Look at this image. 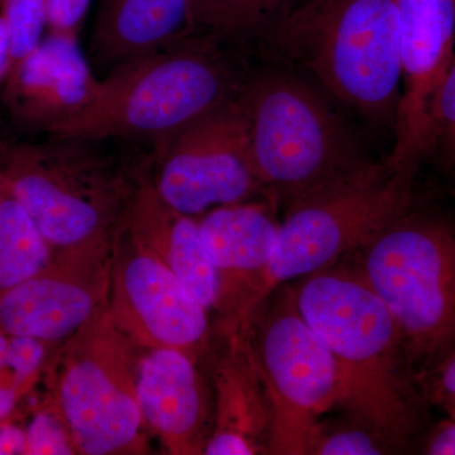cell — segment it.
I'll list each match as a JSON object with an SVG mask.
<instances>
[{
    "label": "cell",
    "mask_w": 455,
    "mask_h": 455,
    "mask_svg": "<svg viewBox=\"0 0 455 455\" xmlns=\"http://www.w3.org/2000/svg\"><path fill=\"white\" fill-rule=\"evenodd\" d=\"M9 65V40L7 27L0 18V84L7 74Z\"/></svg>",
    "instance_id": "4dcf8cb0"
},
{
    "label": "cell",
    "mask_w": 455,
    "mask_h": 455,
    "mask_svg": "<svg viewBox=\"0 0 455 455\" xmlns=\"http://www.w3.org/2000/svg\"><path fill=\"white\" fill-rule=\"evenodd\" d=\"M5 188H7V185H5L4 175H3L2 169H0V199L4 196Z\"/></svg>",
    "instance_id": "1f68e13d"
},
{
    "label": "cell",
    "mask_w": 455,
    "mask_h": 455,
    "mask_svg": "<svg viewBox=\"0 0 455 455\" xmlns=\"http://www.w3.org/2000/svg\"><path fill=\"white\" fill-rule=\"evenodd\" d=\"M99 83L76 36L47 32L0 86L18 125L49 134L92 103Z\"/></svg>",
    "instance_id": "9a60e30c"
},
{
    "label": "cell",
    "mask_w": 455,
    "mask_h": 455,
    "mask_svg": "<svg viewBox=\"0 0 455 455\" xmlns=\"http://www.w3.org/2000/svg\"><path fill=\"white\" fill-rule=\"evenodd\" d=\"M424 453L455 455V415L448 416L433 430L425 442Z\"/></svg>",
    "instance_id": "f1b7e54d"
},
{
    "label": "cell",
    "mask_w": 455,
    "mask_h": 455,
    "mask_svg": "<svg viewBox=\"0 0 455 455\" xmlns=\"http://www.w3.org/2000/svg\"><path fill=\"white\" fill-rule=\"evenodd\" d=\"M92 140L5 145L0 169L53 257L106 252L132 191Z\"/></svg>",
    "instance_id": "5b68a950"
},
{
    "label": "cell",
    "mask_w": 455,
    "mask_h": 455,
    "mask_svg": "<svg viewBox=\"0 0 455 455\" xmlns=\"http://www.w3.org/2000/svg\"><path fill=\"white\" fill-rule=\"evenodd\" d=\"M107 311L134 347L172 348L193 357L208 335V310L160 257L121 229Z\"/></svg>",
    "instance_id": "7c38bea8"
},
{
    "label": "cell",
    "mask_w": 455,
    "mask_h": 455,
    "mask_svg": "<svg viewBox=\"0 0 455 455\" xmlns=\"http://www.w3.org/2000/svg\"><path fill=\"white\" fill-rule=\"evenodd\" d=\"M259 37L368 121L387 122L396 114L400 22L394 0H309Z\"/></svg>",
    "instance_id": "3957f363"
},
{
    "label": "cell",
    "mask_w": 455,
    "mask_h": 455,
    "mask_svg": "<svg viewBox=\"0 0 455 455\" xmlns=\"http://www.w3.org/2000/svg\"><path fill=\"white\" fill-rule=\"evenodd\" d=\"M293 296L337 364L341 406L392 449L403 448L418 421L412 372L396 322L381 299L355 266L337 263L302 278Z\"/></svg>",
    "instance_id": "6da1fadb"
},
{
    "label": "cell",
    "mask_w": 455,
    "mask_h": 455,
    "mask_svg": "<svg viewBox=\"0 0 455 455\" xmlns=\"http://www.w3.org/2000/svg\"><path fill=\"white\" fill-rule=\"evenodd\" d=\"M59 416L40 412L26 431V454L68 455L75 453L70 433Z\"/></svg>",
    "instance_id": "484cf974"
},
{
    "label": "cell",
    "mask_w": 455,
    "mask_h": 455,
    "mask_svg": "<svg viewBox=\"0 0 455 455\" xmlns=\"http://www.w3.org/2000/svg\"><path fill=\"white\" fill-rule=\"evenodd\" d=\"M400 22L401 90L388 169L415 178L431 154L433 113L455 59V0H394Z\"/></svg>",
    "instance_id": "8fae6325"
},
{
    "label": "cell",
    "mask_w": 455,
    "mask_h": 455,
    "mask_svg": "<svg viewBox=\"0 0 455 455\" xmlns=\"http://www.w3.org/2000/svg\"><path fill=\"white\" fill-rule=\"evenodd\" d=\"M229 352L215 372L217 423L204 454L252 455L268 451L269 407L252 343V329L228 334Z\"/></svg>",
    "instance_id": "ac0fdd59"
},
{
    "label": "cell",
    "mask_w": 455,
    "mask_h": 455,
    "mask_svg": "<svg viewBox=\"0 0 455 455\" xmlns=\"http://www.w3.org/2000/svg\"><path fill=\"white\" fill-rule=\"evenodd\" d=\"M137 397L143 423L171 453H204L208 400L190 355L172 348L149 349L139 364Z\"/></svg>",
    "instance_id": "2e32d148"
},
{
    "label": "cell",
    "mask_w": 455,
    "mask_h": 455,
    "mask_svg": "<svg viewBox=\"0 0 455 455\" xmlns=\"http://www.w3.org/2000/svg\"><path fill=\"white\" fill-rule=\"evenodd\" d=\"M355 253V267L390 311L420 379L455 346V230L405 212Z\"/></svg>",
    "instance_id": "8992f818"
},
{
    "label": "cell",
    "mask_w": 455,
    "mask_h": 455,
    "mask_svg": "<svg viewBox=\"0 0 455 455\" xmlns=\"http://www.w3.org/2000/svg\"><path fill=\"white\" fill-rule=\"evenodd\" d=\"M355 419V418H353ZM392 451L391 445L366 424L326 425L323 421L311 454L314 455H376Z\"/></svg>",
    "instance_id": "cb8c5ba5"
},
{
    "label": "cell",
    "mask_w": 455,
    "mask_h": 455,
    "mask_svg": "<svg viewBox=\"0 0 455 455\" xmlns=\"http://www.w3.org/2000/svg\"><path fill=\"white\" fill-rule=\"evenodd\" d=\"M226 44L211 36L191 35L116 65L100 79L92 103L49 136L160 145L241 94L248 75L224 49Z\"/></svg>",
    "instance_id": "7a4b0ae2"
},
{
    "label": "cell",
    "mask_w": 455,
    "mask_h": 455,
    "mask_svg": "<svg viewBox=\"0 0 455 455\" xmlns=\"http://www.w3.org/2000/svg\"><path fill=\"white\" fill-rule=\"evenodd\" d=\"M47 343L28 337L0 334V424L13 412L46 359Z\"/></svg>",
    "instance_id": "7402d4cb"
},
{
    "label": "cell",
    "mask_w": 455,
    "mask_h": 455,
    "mask_svg": "<svg viewBox=\"0 0 455 455\" xmlns=\"http://www.w3.org/2000/svg\"><path fill=\"white\" fill-rule=\"evenodd\" d=\"M60 372L59 418L82 454H130L140 449L134 347L107 307L70 338Z\"/></svg>",
    "instance_id": "ba28073f"
},
{
    "label": "cell",
    "mask_w": 455,
    "mask_h": 455,
    "mask_svg": "<svg viewBox=\"0 0 455 455\" xmlns=\"http://www.w3.org/2000/svg\"><path fill=\"white\" fill-rule=\"evenodd\" d=\"M0 18L7 27L9 40L4 82L44 38L47 31L46 0H0Z\"/></svg>",
    "instance_id": "603a6c76"
},
{
    "label": "cell",
    "mask_w": 455,
    "mask_h": 455,
    "mask_svg": "<svg viewBox=\"0 0 455 455\" xmlns=\"http://www.w3.org/2000/svg\"><path fill=\"white\" fill-rule=\"evenodd\" d=\"M0 454H26V433L0 424Z\"/></svg>",
    "instance_id": "f546056e"
},
{
    "label": "cell",
    "mask_w": 455,
    "mask_h": 455,
    "mask_svg": "<svg viewBox=\"0 0 455 455\" xmlns=\"http://www.w3.org/2000/svg\"><path fill=\"white\" fill-rule=\"evenodd\" d=\"M431 152H436L448 169H455V59L434 106Z\"/></svg>",
    "instance_id": "d4e9b609"
},
{
    "label": "cell",
    "mask_w": 455,
    "mask_h": 455,
    "mask_svg": "<svg viewBox=\"0 0 455 455\" xmlns=\"http://www.w3.org/2000/svg\"><path fill=\"white\" fill-rule=\"evenodd\" d=\"M254 170L266 196L290 204L372 167L328 101L283 71L250 75L243 89Z\"/></svg>",
    "instance_id": "277c9868"
},
{
    "label": "cell",
    "mask_w": 455,
    "mask_h": 455,
    "mask_svg": "<svg viewBox=\"0 0 455 455\" xmlns=\"http://www.w3.org/2000/svg\"><path fill=\"white\" fill-rule=\"evenodd\" d=\"M106 252L55 256L46 268L0 291V334L55 343L108 307Z\"/></svg>",
    "instance_id": "4fadbf2b"
},
{
    "label": "cell",
    "mask_w": 455,
    "mask_h": 455,
    "mask_svg": "<svg viewBox=\"0 0 455 455\" xmlns=\"http://www.w3.org/2000/svg\"><path fill=\"white\" fill-rule=\"evenodd\" d=\"M197 220L204 247L220 277L218 309L226 315L227 333L252 325L280 224L257 203L220 206Z\"/></svg>",
    "instance_id": "5bb4252c"
},
{
    "label": "cell",
    "mask_w": 455,
    "mask_h": 455,
    "mask_svg": "<svg viewBox=\"0 0 455 455\" xmlns=\"http://www.w3.org/2000/svg\"><path fill=\"white\" fill-rule=\"evenodd\" d=\"M431 403L455 415V346L419 379Z\"/></svg>",
    "instance_id": "4316f807"
},
{
    "label": "cell",
    "mask_w": 455,
    "mask_h": 455,
    "mask_svg": "<svg viewBox=\"0 0 455 455\" xmlns=\"http://www.w3.org/2000/svg\"><path fill=\"white\" fill-rule=\"evenodd\" d=\"M291 0H194L191 35L241 41L259 36L289 11Z\"/></svg>",
    "instance_id": "44dd1931"
},
{
    "label": "cell",
    "mask_w": 455,
    "mask_h": 455,
    "mask_svg": "<svg viewBox=\"0 0 455 455\" xmlns=\"http://www.w3.org/2000/svg\"><path fill=\"white\" fill-rule=\"evenodd\" d=\"M92 0H46L47 32L79 37Z\"/></svg>",
    "instance_id": "83f0119b"
},
{
    "label": "cell",
    "mask_w": 455,
    "mask_h": 455,
    "mask_svg": "<svg viewBox=\"0 0 455 455\" xmlns=\"http://www.w3.org/2000/svg\"><path fill=\"white\" fill-rule=\"evenodd\" d=\"M156 149L158 169L152 185L181 214L196 218L267 196L254 170L243 90Z\"/></svg>",
    "instance_id": "30bf717a"
},
{
    "label": "cell",
    "mask_w": 455,
    "mask_h": 455,
    "mask_svg": "<svg viewBox=\"0 0 455 455\" xmlns=\"http://www.w3.org/2000/svg\"><path fill=\"white\" fill-rule=\"evenodd\" d=\"M4 147H5L4 143L0 142V154H2L3 149H4Z\"/></svg>",
    "instance_id": "d6a6232c"
},
{
    "label": "cell",
    "mask_w": 455,
    "mask_h": 455,
    "mask_svg": "<svg viewBox=\"0 0 455 455\" xmlns=\"http://www.w3.org/2000/svg\"><path fill=\"white\" fill-rule=\"evenodd\" d=\"M119 228L160 257L206 310L218 307L220 277L204 247L196 218L171 208L151 181H143L132 191Z\"/></svg>",
    "instance_id": "e0dca14e"
},
{
    "label": "cell",
    "mask_w": 455,
    "mask_h": 455,
    "mask_svg": "<svg viewBox=\"0 0 455 455\" xmlns=\"http://www.w3.org/2000/svg\"><path fill=\"white\" fill-rule=\"evenodd\" d=\"M52 259L40 230L5 188L0 199V291L35 276Z\"/></svg>",
    "instance_id": "ffe728a7"
},
{
    "label": "cell",
    "mask_w": 455,
    "mask_h": 455,
    "mask_svg": "<svg viewBox=\"0 0 455 455\" xmlns=\"http://www.w3.org/2000/svg\"><path fill=\"white\" fill-rule=\"evenodd\" d=\"M253 350L271 416L269 453L311 454L323 418L343 405V388L331 352L302 317L293 290L281 292L268 310Z\"/></svg>",
    "instance_id": "9c48e42d"
},
{
    "label": "cell",
    "mask_w": 455,
    "mask_h": 455,
    "mask_svg": "<svg viewBox=\"0 0 455 455\" xmlns=\"http://www.w3.org/2000/svg\"><path fill=\"white\" fill-rule=\"evenodd\" d=\"M414 179L386 164L317 188L287 206L266 274L262 302L281 284L357 252L409 211Z\"/></svg>",
    "instance_id": "52a82bcc"
},
{
    "label": "cell",
    "mask_w": 455,
    "mask_h": 455,
    "mask_svg": "<svg viewBox=\"0 0 455 455\" xmlns=\"http://www.w3.org/2000/svg\"><path fill=\"white\" fill-rule=\"evenodd\" d=\"M194 0H101L90 41L92 65L112 70L191 36Z\"/></svg>",
    "instance_id": "d6986e66"
}]
</instances>
